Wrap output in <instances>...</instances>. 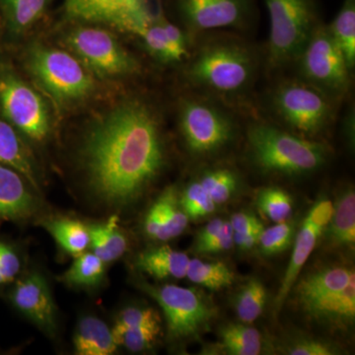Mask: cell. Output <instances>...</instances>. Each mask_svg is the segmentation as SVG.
<instances>
[{
	"mask_svg": "<svg viewBox=\"0 0 355 355\" xmlns=\"http://www.w3.org/2000/svg\"><path fill=\"white\" fill-rule=\"evenodd\" d=\"M79 154L93 198L110 209L130 207L164 168L158 116L139 100L121 102L91 125Z\"/></svg>",
	"mask_w": 355,
	"mask_h": 355,
	"instance_id": "1",
	"label": "cell"
},
{
	"mask_svg": "<svg viewBox=\"0 0 355 355\" xmlns=\"http://www.w3.org/2000/svg\"><path fill=\"white\" fill-rule=\"evenodd\" d=\"M260 67L258 51L245 40L233 35L203 34L184 74L202 92L236 98L251 90Z\"/></svg>",
	"mask_w": 355,
	"mask_h": 355,
	"instance_id": "2",
	"label": "cell"
},
{
	"mask_svg": "<svg viewBox=\"0 0 355 355\" xmlns=\"http://www.w3.org/2000/svg\"><path fill=\"white\" fill-rule=\"evenodd\" d=\"M248 141L254 163L266 173L300 176L317 171L328 160V147L322 142L268 123L252 125Z\"/></svg>",
	"mask_w": 355,
	"mask_h": 355,
	"instance_id": "3",
	"label": "cell"
},
{
	"mask_svg": "<svg viewBox=\"0 0 355 355\" xmlns=\"http://www.w3.org/2000/svg\"><path fill=\"white\" fill-rule=\"evenodd\" d=\"M26 67L58 104H76L95 92L92 73L76 55L67 51L34 44L26 55Z\"/></svg>",
	"mask_w": 355,
	"mask_h": 355,
	"instance_id": "4",
	"label": "cell"
},
{
	"mask_svg": "<svg viewBox=\"0 0 355 355\" xmlns=\"http://www.w3.org/2000/svg\"><path fill=\"white\" fill-rule=\"evenodd\" d=\"M270 16L266 64L282 69L295 62L321 21L317 0H265Z\"/></svg>",
	"mask_w": 355,
	"mask_h": 355,
	"instance_id": "5",
	"label": "cell"
},
{
	"mask_svg": "<svg viewBox=\"0 0 355 355\" xmlns=\"http://www.w3.org/2000/svg\"><path fill=\"white\" fill-rule=\"evenodd\" d=\"M179 127L193 157L216 155L235 139V121L225 109L200 97L184 98L179 107Z\"/></svg>",
	"mask_w": 355,
	"mask_h": 355,
	"instance_id": "6",
	"label": "cell"
},
{
	"mask_svg": "<svg viewBox=\"0 0 355 355\" xmlns=\"http://www.w3.org/2000/svg\"><path fill=\"white\" fill-rule=\"evenodd\" d=\"M335 102L302 79H288L275 86L270 96L273 114L284 125L305 135L323 132L335 116Z\"/></svg>",
	"mask_w": 355,
	"mask_h": 355,
	"instance_id": "7",
	"label": "cell"
},
{
	"mask_svg": "<svg viewBox=\"0 0 355 355\" xmlns=\"http://www.w3.org/2000/svg\"><path fill=\"white\" fill-rule=\"evenodd\" d=\"M295 62L301 79L324 93L331 101L342 100L349 93V64L327 25L320 22Z\"/></svg>",
	"mask_w": 355,
	"mask_h": 355,
	"instance_id": "8",
	"label": "cell"
},
{
	"mask_svg": "<svg viewBox=\"0 0 355 355\" xmlns=\"http://www.w3.org/2000/svg\"><path fill=\"white\" fill-rule=\"evenodd\" d=\"M141 288L162 308L171 340L196 338L209 326L216 315V308L209 299L195 289L147 284H142Z\"/></svg>",
	"mask_w": 355,
	"mask_h": 355,
	"instance_id": "9",
	"label": "cell"
},
{
	"mask_svg": "<svg viewBox=\"0 0 355 355\" xmlns=\"http://www.w3.org/2000/svg\"><path fill=\"white\" fill-rule=\"evenodd\" d=\"M65 44L89 71L96 76L120 78L139 71L137 60L106 30L76 28L67 34Z\"/></svg>",
	"mask_w": 355,
	"mask_h": 355,
	"instance_id": "10",
	"label": "cell"
},
{
	"mask_svg": "<svg viewBox=\"0 0 355 355\" xmlns=\"http://www.w3.org/2000/svg\"><path fill=\"white\" fill-rule=\"evenodd\" d=\"M0 107L4 118L28 139L41 142L51 130V118L44 98L17 74L0 70Z\"/></svg>",
	"mask_w": 355,
	"mask_h": 355,
	"instance_id": "11",
	"label": "cell"
},
{
	"mask_svg": "<svg viewBox=\"0 0 355 355\" xmlns=\"http://www.w3.org/2000/svg\"><path fill=\"white\" fill-rule=\"evenodd\" d=\"M184 29L195 36L220 29L244 31L257 18L254 0H173Z\"/></svg>",
	"mask_w": 355,
	"mask_h": 355,
	"instance_id": "12",
	"label": "cell"
},
{
	"mask_svg": "<svg viewBox=\"0 0 355 355\" xmlns=\"http://www.w3.org/2000/svg\"><path fill=\"white\" fill-rule=\"evenodd\" d=\"M74 19L103 23L139 36L150 22L147 0H65Z\"/></svg>",
	"mask_w": 355,
	"mask_h": 355,
	"instance_id": "13",
	"label": "cell"
},
{
	"mask_svg": "<svg viewBox=\"0 0 355 355\" xmlns=\"http://www.w3.org/2000/svg\"><path fill=\"white\" fill-rule=\"evenodd\" d=\"M6 296L14 309L44 334L57 335V306L43 275L30 272L18 277L9 286Z\"/></svg>",
	"mask_w": 355,
	"mask_h": 355,
	"instance_id": "14",
	"label": "cell"
},
{
	"mask_svg": "<svg viewBox=\"0 0 355 355\" xmlns=\"http://www.w3.org/2000/svg\"><path fill=\"white\" fill-rule=\"evenodd\" d=\"M334 205L329 198H321L308 212L292 253L291 263L282 279L275 298V309L279 311L298 279L299 273L316 247L320 236L323 234L333 214Z\"/></svg>",
	"mask_w": 355,
	"mask_h": 355,
	"instance_id": "15",
	"label": "cell"
},
{
	"mask_svg": "<svg viewBox=\"0 0 355 355\" xmlns=\"http://www.w3.org/2000/svg\"><path fill=\"white\" fill-rule=\"evenodd\" d=\"M34 189L21 173L0 164V222L25 221L34 216L40 209Z\"/></svg>",
	"mask_w": 355,
	"mask_h": 355,
	"instance_id": "16",
	"label": "cell"
},
{
	"mask_svg": "<svg viewBox=\"0 0 355 355\" xmlns=\"http://www.w3.org/2000/svg\"><path fill=\"white\" fill-rule=\"evenodd\" d=\"M189 219L182 207L177 189L168 187L146 212L144 232L155 241H169L184 232Z\"/></svg>",
	"mask_w": 355,
	"mask_h": 355,
	"instance_id": "17",
	"label": "cell"
},
{
	"mask_svg": "<svg viewBox=\"0 0 355 355\" xmlns=\"http://www.w3.org/2000/svg\"><path fill=\"white\" fill-rule=\"evenodd\" d=\"M311 319L334 329L352 326L355 318V279L345 288L301 306Z\"/></svg>",
	"mask_w": 355,
	"mask_h": 355,
	"instance_id": "18",
	"label": "cell"
},
{
	"mask_svg": "<svg viewBox=\"0 0 355 355\" xmlns=\"http://www.w3.org/2000/svg\"><path fill=\"white\" fill-rule=\"evenodd\" d=\"M354 279V270L343 266H324L308 273L299 280L295 288L299 304L303 306L326 294L340 291Z\"/></svg>",
	"mask_w": 355,
	"mask_h": 355,
	"instance_id": "19",
	"label": "cell"
},
{
	"mask_svg": "<svg viewBox=\"0 0 355 355\" xmlns=\"http://www.w3.org/2000/svg\"><path fill=\"white\" fill-rule=\"evenodd\" d=\"M188 254L168 246L151 248L137 254L135 266L156 279H183L188 270Z\"/></svg>",
	"mask_w": 355,
	"mask_h": 355,
	"instance_id": "20",
	"label": "cell"
},
{
	"mask_svg": "<svg viewBox=\"0 0 355 355\" xmlns=\"http://www.w3.org/2000/svg\"><path fill=\"white\" fill-rule=\"evenodd\" d=\"M73 345L79 355H111L118 349L112 329L91 315L81 318L77 323Z\"/></svg>",
	"mask_w": 355,
	"mask_h": 355,
	"instance_id": "21",
	"label": "cell"
},
{
	"mask_svg": "<svg viewBox=\"0 0 355 355\" xmlns=\"http://www.w3.org/2000/svg\"><path fill=\"white\" fill-rule=\"evenodd\" d=\"M0 164L8 166L21 173L38 190V178L31 154L18 130L2 118H0Z\"/></svg>",
	"mask_w": 355,
	"mask_h": 355,
	"instance_id": "22",
	"label": "cell"
},
{
	"mask_svg": "<svg viewBox=\"0 0 355 355\" xmlns=\"http://www.w3.org/2000/svg\"><path fill=\"white\" fill-rule=\"evenodd\" d=\"M88 228L90 234L89 248L105 263L119 260L128 251V238L119 226L118 216H111L102 223L91 224Z\"/></svg>",
	"mask_w": 355,
	"mask_h": 355,
	"instance_id": "23",
	"label": "cell"
},
{
	"mask_svg": "<svg viewBox=\"0 0 355 355\" xmlns=\"http://www.w3.org/2000/svg\"><path fill=\"white\" fill-rule=\"evenodd\" d=\"M328 235L336 246L354 247L355 243V193L352 187L343 190L334 205Z\"/></svg>",
	"mask_w": 355,
	"mask_h": 355,
	"instance_id": "24",
	"label": "cell"
},
{
	"mask_svg": "<svg viewBox=\"0 0 355 355\" xmlns=\"http://www.w3.org/2000/svg\"><path fill=\"white\" fill-rule=\"evenodd\" d=\"M43 224L60 247L72 256H78L90 247L88 225L83 222L62 217L44 221Z\"/></svg>",
	"mask_w": 355,
	"mask_h": 355,
	"instance_id": "25",
	"label": "cell"
},
{
	"mask_svg": "<svg viewBox=\"0 0 355 355\" xmlns=\"http://www.w3.org/2000/svg\"><path fill=\"white\" fill-rule=\"evenodd\" d=\"M334 41L340 49L350 70L355 67V0H343L342 7L330 25Z\"/></svg>",
	"mask_w": 355,
	"mask_h": 355,
	"instance_id": "26",
	"label": "cell"
},
{
	"mask_svg": "<svg viewBox=\"0 0 355 355\" xmlns=\"http://www.w3.org/2000/svg\"><path fill=\"white\" fill-rule=\"evenodd\" d=\"M106 265L92 252H84L76 256L69 270L60 277V280L78 288H94L104 279Z\"/></svg>",
	"mask_w": 355,
	"mask_h": 355,
	"instance_id": "27",
	"label": "cell"
},
{
	"mask_svg": "<svg viewBox=\"0 0 355 355\" xmlns=\"http://www.w3.org/2000/svg\"><path fill=\"white\" fill-rule=\"evenodd\" d=\"M220 347L231 355H257L261 354L260 331L243 324H228L219 331Z\"/></svg>",
	"mask_w": 355,
	"mask_h": 355,
	"instance_id": "28",
	"label": "cell"
},
{
	"mask_svg": "<svg viewBox=\"0 0 355 355\" xmlns=\"http://www.w3.org/2000/svg\"><path fill=\"white\" fill-rule=\"evenodd\" d=\"M51 0H1L2 8L11 31H27L36 24L48 9Z\"/></svg>",
	"mask_w": 355,
	"mask_h": 355,
	"instance_id": "29",
	"label": "cell"
},
{
	"mask_svg": "<svg viewBox=\"0 0 355 355\" xmlns=\"http://www.w3.org/2000/svg\"><path fill=\"white\" fill-rule=\"evenodd\" d=\"M186 277L193 284L210 291H220L234 282V272L222 261H205L193 259L189 261Z\"/></svg>",
	"mask_w": 355,
	"mask_h": 355,
	"instance_id": "30",
	"label": "cell"
},
{
	"mask_svg": "<svg viewBox=\"0 0 355 355\" xmlns=\"http://www.w3.org/2000/svg\"><path fill=\"white\" fill-rule=\"evenodd\" d=\"M266 298V287L260 280H248L235 298V309L239 319L246 324L256 321L263 314Z\"/></svg>",
	"mask_w": 355,
	"mask_h": 355,
	"instance_id": "31",
	"label": "cell"
},
{
	"mask_svg": "<svg viewBox=\"0 0 355 355\" xmlns=\"http://www.w3.org/2000/svg\"><path fill=\"white\" fill-rule=\"evenodd\" d=\"M198 181L216 205L227 202L239 184L237 175L226 168L207 170Z\"/></svg>",
	"mask_w": 355,
	"mask_h": 355,
	"instance_id": "32",
	"label": "cell"
},
{
	"mask_svg": "<svg viewBox=\"0 0 355 355\" xmlns=\"http://www.w3.org/2000/svg\"><path fill=\"white\" fill-rule=\"evenodd\" d=\"M257 205L270 220L279 223L288 220L293 211V200L282 189L270 187L259 191Z\"/></svg>",
	"mask_w": 355,
	"mask_h": 355,
	"instance_id": "33",
	"label": "cell"
},
{
	"mask_svg": "<svg viewBox=\"0 0 355 355\" xmlns=\"http://www.w3.org/2000/svg\"><path fill=\"white\" fill-rule=\"evenodd\" d=\"M161 333V324L135 327L113 334L116 345L133 352H144L151 349Z\"/></svg>",
	"mask_w": 355,
	"mask_h": 355,
	"instance_id": "34",
	"label": "cell"
},
{
	"mask_svg": "<svg viewBox=\"0 0 355 355\" xmlns=\"http://www.w3.org/2000/svg\"><path fill=\"white\" fill-rule=\"evenodd\" d=\"M182 207L190 219L202 218L216 210V203L203 189L200 181L191 182L180 195Z\"/></svg>",
	"mask_w": 355,
	"mask_h": 355,
	"instance_id": "35",
	"label": "cell"
},
{
	"mask_svg": "<svg viewBox=\"0 0 355 355\" xmlns=\"http://www.w3.org/2000/svg\"><path fill=\"white\" fill-rule=\"evenodd\" d=\"M294 232V223L288 220L279 222L272 227L263 229L259 241L261 254L273 256L286 251L291 247Z\"/></svg>",
	"mask_w": 355,
	"mask_h": 355,
	"instance_id": "36",
	"label": "cell"
},
{
	"mask_svg": "<svg viewBox=\"0 0 355 355\" xmlns=\"http://www.w3.org/2000/svg\"><path fill=\"white\" fill-rule=\"evenodd\" d=\"M159 12L160 9L156 15H153L150 22L139 37L142 39L146 50L153 57L157 58L160 62H173L169 42L159 19Z\"/></svg>",
	"mask_w": 355,
	"mask_h": 355,
	"instance_id": "37",
	"label": "cell"
},
{
	"mask_svg": "<svg viewBox=\"0 0 355 355\" xmlns=\"http://www.w3.org/2000/svg\"><path fill=\"white\" fill-rule=\"evenodd\" d=\"M22 257L17 246L0 238V289L9 287L20 277Z\"/></svg>",
	"mask_w": 355,
	"mask_h": 355,
	"instance_id": "38",
	"label": "cell"
},
{
	"mask_svg": "<svg viewBox=\"0 0 355 355\" xmlns=\"http://www.w3.org/2000/svg\"><path fill=\"white\" fill-rule=\"evenodd\" d=\"M156 324H161V319L158 313L153 308L130 306L121 311L112 331L113 334H116L135 327Z\"/></svg>",
	"mask_w": 355,
	"mask_h": 355,
	"instance_id": "39",
	"label": "cell"
},
{
	"mask_svg": "<svg viewBox=\"0 0 355 355\" xmlns=\"http://www.w3.org/2000/svg\"><path fill=\"white\" fill-rule=\"evenodd\" d=\"M159 19H160L161 25H162L168 42H169L172 62H181L189 53L186 34L181 28L166 19L161 9L159 12Z\"/></svg>",
	"mask_w": 355,
	"mask_h": 355,
	"instance_id": "40",
	"label": "cell"
},
{
	"mask_svg": "<svg viewBox=\"0 0 355 355\" xmlns=\"http://www.w3.org/2000/svg\"><path fill=\"white\" fill-rule=\"evenodd\" d=\"M291 355H331L338 354V350L331 343L314 338H304L291 345L286 350Z\"/></svg>",
	"mask_w": 355,
	"mask_h": 355,
	"instance_id": "41",
	"label": "cell"
},
{
	"mask_svg": "<svg viewBox=\"0 0 355 355\" xmlns=\"http://www.w3.org/2000/svg\"><path fill=\"white\" fill-rule=\"evenodd\" d=\"M234 245V231L231 227L230 222L224 221L223 225L216 237L205 248L200 254H217L228 251Z\"/></svg>",
	"mask_w": 355,
	"mask_h": 355,
	"instance_id": "42",
	"label": "cell"
},
{
	"mask_svg": "<svg viewBox=\"0 0 355 355\" xmlns=\"http://www.w3.org/2000/svg\"><path fill=\"white\" fill-rule=\"evenodd\" d=\"M229 222L234 233H239V234L249 232L263 225V223L253 214H249V212H238L233 214Z\"/></svg>",
	"mask_w": 355,
	"mask_h": 355,
	"instance_id": "43",
	"label": "cell"
},
{
	"mask_svg": "<svg viewBox=\"0 0 355 355\" xmlns=\"http://www.w3.org/2000/svg\"><path fill=\"white\" fill-rule=\"evenodd\" d=\"M223 222L224 220H222V219H214L205 227L202 228V230L198 233L197 241H196L195 248H193L196 253L200 254L202 248L207 246L216 237L217 233L220 231Z\"/></svg>",
	"mask_w": 355,
	"mask_h": 355,
	"instance_id": "44",
	"label": "cell"
},
{
	"mask_svg": "<svg viewBox=\"0 0 355 355\" xmlns=\"http://www.w3.org/2000/svg\"><path fill=\"white\" fill-rule=\"evenodd\" d=\"M263 229H265L263 228V225H261L260 227L254 228L253 230L249 231V232L247 233H242V234L234 233V244L239 248L241 251L251 250L252 248L259 244Z\"/></svg>",
	"mask_w": 355,
	"mask_h": 355,
	"instance_id": "45",
	"label": "cell"
}]
</instances>
